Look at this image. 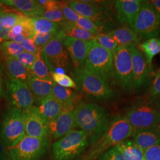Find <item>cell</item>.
Here are the masks:
<instances>
[{"instance_id": "cell-50", "label": "cell", "mask_w": 160, "mask_h": 160, "mask_svg": "<svg viewBox=\"0 0 160 160\" xmlns=\"http://www.w3.org/2000/svg\"><path fill=\"white\" fill-rule=\"evenodd\" d=\"M0 160H11V159H10V158H6L0 159Z\"/></svg>"}, {"instance_id": "cell-4", "label": "cell", "mask_w": 160, "mask_h": 160, "mask_svg": "<svg viewBox=\"0 0 160 160\" xmlns=\"http://www.w3.org/2000/svg\"><path fill=\"white\" fill-rule=\"evenodd\" d=\"M84 67L110 86L114 83L112 53L101 46L96 40L91 41Z\"/></svg>"}, {"instance_id": "cell-38", "label": "cell", "mask_w": 160, "mask_h": 160, "mask_svg": "<svg viewBox=\"0 0 160 160\" xmlns=\"http://www.w3.org/2000/svg\"><path fill=\"white\" fill-rule=\"evenodd\" d=\"M58 4L63 12V16L67 21L74 23L78 20L80 15L69 6L68 2L58 1Z\"/></svg>"}, {"instance_id": "cell-41", "label": "cell", "mask_w": 160, "mask_h": 160, "mask_svg": "<svg viewBox=\"0 0 160 160\" xmlns=\"http://www.w3.org/2000/svg\"><path fill=\"white\" fill-rule=\"evenodd\" d=\"M144 160H160V144L144 151Z\"/></svg>"}, {"instance_id": "cell-5", "label": "cell", "mask_w": 160, "mask_h": 160, "mask_svg": "<svg viewBox=\"0 0 160 160\" xmlns=\"http://www.w3.org/2000/svg\"><path fill=\"white\" fill-rule=\"evenodd\" d=\"M74 71L73 77L77 88L87 97L96 100H107L114 97V90L109 84L84 67Z\"/></svg>"}, {"instance_id": "cell-22", "label": "cell", "mask_w": 160, "mask_h": 160, "mask_svg": "<svg viewBox=\"0 0 160 160\" xmlns=\"http://www.w3.org/2000/svg\"><path fill=\"white\" fill-rule=\"evenodd\" d=\"M106 33L111 36L118 46H137L141 41L137 33L128 26L112 29Z\"/></svg>"}, {"instance_id": "cell-6", "label": "cell", "mask_w": 160, "mask_h": 160, "mask_svg": "<svg viewBox=\"0 0 160 160\" xmlns=\"http://www.w3.org/2000/svg\"><path fill=\"white\" fill-rule=\"evenodd\" d=\"M112 55L114 83L124 92H133L132 62L129 46H118Z\"/></svg>"}, {"instance_id": "cell-23", "label": "cell", "mask_w": 160, "mask_h": 160, "mask_svg": "<svg viewBox=\"0 0 160 160\" xmlns=\"http://www.w3.org/2000/svg\"><path fill=\"white\" fill-rule=\"evenodd\" d=\"M26 81L34 100L38 101L52 94L54 84L53 81L40 79L30 72Z\"/></svg>"}, {"instance_id": "cell-29", "label": "cell", "mask_w": 160, "mask_h": 160, "mask_svg": "<svg viewBox=\"0 0 160 160\" xmlns=\"http://www.w3.org/2000/svg\"><path fill=\"white\" fill-rule=\"evenodd\" d=\"M138 46V48L144 55L149 65L152 68V59L155 55L160 52V38H153L145 40Z\"/></svg>"}, {"instance_id": "cell-26", "label": "cell", "mask_w": 160, "mask_h": 160, "mask_svg": "<svg viewBox=\"0 0 160 160\" xmlns=\"http://www.w3.org/2000/svg\"><path fill=\"white\" fill-rule=\"evenodd\" d=\"M115 147L125 160H144V151L130 139L120 142Z\"/></svg>"}, {"instance_id": "cell-37", "label": "cell", "mask_w": 160, "mask_h": 160, "mask_svg": "<svg viewBox=\"0 0 160 160\" xmlns=\"http://www.w3.org/2000/svg\"><path fill=\"white\" fill-rule=\"evenodd\" d=\"M57 33L55 32H49V33H39L35 32L33 36L32 37V40H33L36 45L39 48H42L45 46L48 43L52 40L57 36Z\"/></svg>"}, {"instance_id": "cell-12", "label": "cell", "mask_w": 160, "mask_h": 160, "mask_svg": "<svg viewBox=\"0 0 160 160\" xmlns=\"http://www.w3.org/2000/svg\"><path fill=\"white\" fill-rule=\"evenodd\" d=\"M68 5L80 16L90 19L102 30L112 23L108 12L97 2L86 0L70 1Z\"/></svg>"}, {"instance_id": "cell-39", "label": "cell", "mask_w": 160, "mask_h": 160, "mask_svg": "<svg viewBox=\"0 0 160 160\" xmlns=\"http://www.w3.org/2000/svg\"><path fill=\"white\" fill-rule=\"evenodd\" d=\"M40 58L41 55H36L28 52L23 51L22 53L14 58H16L17 61H18L24 67L30 70L34 62Z\"/></svg>"}, {"instance_id": "cell-47", "label": "cell", "mask_w": 160, "mask_h": 160, "mask_svg": "<svg viewBox=\"0 0 160 160\" xmlns=\"http://www.w3.org/2000/svg\"><path fill=\"white\" fill-rule=\"evenodd\" d=\"M10 29H6V28H2L0 29V45L6 41L7 36L10 32Z\"/></svg>"}, {"instance_id": "cell-28", "label": "cell", "mask_w": 160, "mask_h": 160, "mask_svg": "<svg viewBox=\"0 0 160 160\" xmlns=\"http://www.w3.org/2000/svg\"><path fill=\"white\" fill-rule=\"evenodd\" d=\"M44 12L42 18H45L60 25L67 20L63 16V12L58 4V1L46 0V4L43 6Z\"/></svg>"}, {"instance_id": "cell-49", "label": "cell", "mask_w": 160, "mask_h": 160, "mask_svg": "<svg viewBox=\"0 0 160 160\" xmlns=\"http://www.w3.org/2000/svg\"><path fill=\"white\" fill-rule=\"evenodd\" d=\"M2 11H3V10L0 12V29L3 28V27L2 26V23H1V15H2Z\"/></svg>"}, {"instance_id": "cell-40", "label": "cell", "mask_w": 160, "mask_h": 160, "mask_svg": "<svg viewBox=\"0 0 160 160\" xmlns=\"http://www.w3.org/2000/svg\"><path fill=\"white\" fill-rule=\"evenodd\" d=\"M98 159V160H125L115 146L106 150Z\"/></svg>"}, {"instance_id": "cell-13", "label": "cell", "mask_w": 160, "mask_h": 160, "mask_svg": "<svg viewBox=\"0 0 160 160\" xmlns=\"http://www.w3.org/2000/svg\"><path fill=\"white\" fill-rule=\"evenodd\" d=\"M7 98L13 107L25 110L33 106L34 97L26 81L10 80L7 83Z\"/></svg>"}, {"instance_id": "cell-36", "label": "cell", "mask_w": 160, "mask_h": 160, "mask_svg": "<svg viewBox=\"0 0 160 160\" xmlns=\"http://www.w3.org/2000/svg\"><path fill=\"white\" fill-rule=\"evenodd\" d=\"M21 14L3 10L1 15V23L3 28L12 29L18 22Z\"/></svg>"}, {"instance_id": "cell-15", "label": "cell", "mask_w": 160, "mask_h": 160, "mask_svg": "<svg viewBox=\"0 0 160 160\" xmlns=\"http://www.w3.org/2000/svg\"><path fill=\"white\" fill-rule=\"evenodd\" d=\"M26 135L35 138H49L48 125L38 113L35 106L23 110Z\"/></svg>"}, {"instance_id": "cell-32", "label": "cell", "mask_w": 160, "mask_h": 160, "mask_svg": "<svg viewBox=\"0 0 160 160\" xmlns=\"http://www.w3.org/2000/svg\"><path fill=\"white\" fill-rule=\"evenodd\" d=\"M30 72L36 77L43 80L53 81L49 70L42 58L38 59L30 69Z\"/></svg>"}, {"instance_id": "cell-17", "label": "cell", "mask_w": 160, "mask_h": 160, "mask_svg": "<svg viewBox=\"0 0 160 160\" xmlns=\"http://www.w3.org/2000/svg\"><path fill=\"white\" fill-rule=\"evenodd\" d=\"M90 43L91 41L78 40L71 37L64 38L63 45L71 58L74 70L84 66Z\"/></svg>"}, {"instance_id": "cell-46", "label": "cell", "mask_w": 160, "mask_h": 160, "mask_svg": "<svg viewBox=\"0 0 160 160\" xmlns=\"http://www.w3.org/2000/svg\"><path fill=\"white\" fill-rule=\"evenodd\" d=\"M26 38L22 34H15L10 30L8 35L7 36L6 41H14L17 43H21Z\"/></svg>"}, {"instance_id": "cell-31", "label": "cell", "mask_w": 160, "mask_h": 160, "mask_svg": "<svg viewBox=\"0 0 160 160\" xmlns=\"http://www.w3.org/2000/svg\"><path fill=\"white\" fill-rule=\"evenodd\" d=\"M24 51L20 43L14 41H5L0 45V57L16 58Z\"/></svg>"}, {"instance_id": "cell-30", "label": "cell", "mask_w": 160, "mask_h": 160, "mask_svg": "<svg viewBox=\"0 0 160 160\" xmlns=\"http://www.w3.org/2000/svg\"><path fill=\"white\" fill-rule=\"evenodd\" d=\"M31 19L35 32L57 33L61 29V26L59 24L48 20L45 18H31Z\"/></svg>"}, {"instance_id": "cell-52", "label": "cell", "mask_w": 160, "mask_h": 160, "mask_svg": "<svg viewBox=\"0 0 160 160\" xmlns=\"http://www.w3.org/2000/svg\"><path fill=\"white\" fill-rule=\"evenodd\" d=\"M158 72H160V69H159V70H158Z\"/></svg>"}, {"instance_id": "cell-19", "label": "cell", "mask_w": 160, "mask_h": 160, "mask_svg": "<svg viewBox=\"0 0 160 160\" xmlns=\"http://www.w3.org/2000/svg\"><path fill=\"white\" fill-rule=\"evenodd\" d=\"M2 5L11 7L29 18L42 17L44 8L34 0H2Z\"/></svg>"}, {"instance_id": "cell-25", "label": "cell", "mask_w": 160, "mask_h": 160, "mask_svg": "<svg viewBox=\"0 0 160 160\" xmlns=\"http://www.w3.org/2000/svg\"><path fill=\"white\" fill-rule=\"evenodd\" d=\"M52 94L61 104L62 108H75L79 104L78 96L75 92L70 88L59 86L55 82L52 87Z\"/></svg>"}, {"instance_id": "cell-45", "label": "cell", "mask_w": 160, "mask_h": 160, "mask_svg": "<svg viewBox=\"0 0 160 160\" xmlns=\"http://www.w3.org/2000/svg\"><path fill=\"white\" fill-rule=\"evenodd\" d=\"M10 158L9 149L3 139L0 137V159Z\"/></svg>"}, {"instance_id": "cell-53", "label": "cell", "mask_w": 160, "mask_h": 160, "mask_svg": "<svg viewBox=\"0 0 160 160\" xmlns=\"http://www.w3.org/2000/svg\"><path fill=\"white\" fill-rule=\"evenodd\" d=\"M1 10H2V9H1V8H0V12H1Z\"/></svg>"}, {"instance_id": "cell-48", "label": "cell", "mask_w": 160, "mask_h": 160, "mask_svg": "<svg viewBox=\"0 0 160 160\" xmlns=\"http://www.w3.org/2000/svg\"><path fill=\"white\" fill-rule=\"evenodd\" d=\"M149 1L152 6H153L155 11L160 20V0H152Z\"/></svg>"}, {"instance_id": "cell-8", "label": "cell", "mask_w": 160, "mask_h": 160, "mask_svg": "<svg viewBox=\"0 0 160 160\" xmlns=\"http://www.w3.org/2000/svg\"><path fill=\"white\" fill-rule=\"evenodd\" d=\"M25 136L23 110L12 107L7 112L2 120L0 137L9 149L15 146Z\"/></svg>"}, {"instance_id": "cell-20", "label": "cell", "mask_w": 160, "mask_h": 160, "mask_svg": "<svg viewBox=\"0 0 160 160\" xmlns=\"http://www.w3.org/2000/svg\"><path fill=\"white\" fill-rule=\"evenodd\" d=\"M35 106L38 113L48 123L55 120L61 113L62 106L55 97L51 94L37 101Z\"/></svg>"}, {"instance_id": "cell-44", "label": "cell", "mask_w": 160, "mask_h": 160, "mask_svg": "<svg viewBox=\"0 0 160 160\" xmlns=\"http://www.w3.org/2000/svg\"><path fill=\"white\" fill-rule=\"evenodd\" d=\"M3 64L2 63V59L0 57V97L7 98V93L4 87V79H3Z\"/></svg>"}, {"instance_id": "cell-7", "label": "cell", "mask_w": 160, "mask_h": 160, "mask_svg": "<svg viewBox=\"0 0 160 160\" xmlns=\"http://www.w3.org/2000/svg\"><path fill=\"white\" fill-rule=\"evenodd\" d=\"M141 40L157 38L160 33V20L149 1H142L139 11L129 26Z\"/></svg>"}, {"instance_id": "cell-3", "label": "cell", "mask_w": 160, "mask_h": 160, "mask_svg": "<svg viewBox=\"0 0 160 160\" xmlns=\"http://www.w3.org/2000/svg\"><path fill=\"white\" fill-rule=\"evenodd\" d=\"M89 145L84 132L72 129L52 145V160H74L82 154Z\"/></svg>"}, {"instance_id": "cell-18", "label": "cell", "mask_w": 160, "mask_h": 160, "mask_svg": "<svg viewBox=\"0 0 160 160\" xmlns=\"http://www.w3.org/2000/svg\"><path fill=\"white\" fill-rule=\"evenodd\" d=\"M142 1L141 0L114 1V8L119 23L130 26L137 16Z\"/></svg>"}, {"instance_id": "cell-27", "label": "cell", "mask_w": 160, "mask_h": 160, "mask_svg": "<svg viewBox=\"0 0 160 160\" xmlns=\"http://www.w3.org/2000/svg\"><path fill=\"white\" fill-rule=\"evenodd\" d=\"M60 26L61 31L65 37H71L76 39L88 42L96 40L94 34L76 26L73 23L67 21Z\"/></svg>"}, {"instance_id": "cell-34", "label": "cell", "mask_w": 160, "mask_h": 160, "mask_svg": "<svg viewBox=\"0 0 160 160\" xmlns=\"http://www.w3.org/2000/svg\"><path fill=\"white\" fill-rule=\"evenodd\" d=\"M74 24L76 26L87 30L94 35L102 33V29L98 28L90 19L87 17L80 16L78 20Z\"/></svg>"}, {"instance_id": "cell-11", "label": "cell", "mask_w": 160, "mask_h": 160, "mask_svg": "<svg viewBox=\"0 0 160 160\" xmlns=\"http://www.w3.org/2000/svg\"><path fill=\"white\" fill-rule=\"evenodd\" d=\"M65 38L60 29L57 36L41 48V58L50 73L57 72L58 69L66 68L69 65L68 53L63 45Z\"/></svg>"}, {"instance_id": "cell-2", "label": "cell", "mask_w": 160, "mask_h": 160, "mask_svg": "<svg viewBox=\"0 0 160 160\" xmlns=\"http://www.w3.org/2000/svg\"><path fill=\"white\" fill-rule=\"evenodd\" d=\"M108 111L95 103H80L75 108L74 128L84 132L90 141L98 137L108 125Z\"/></svg>"}, {"instance_id": "cell-51", "label": "cell", "mask_w": 160, "mask_h": 160, "mask_svg": "<svg viewBox=\"0 0 160 160\" xmlns=\"http://www.w3.org/2000/svg\"><path fill=\"white\" fill-rule=\"evenodd\" d=\"M1 2H2V1H0V6H1V5H2V4H1Z\"/></svg>"}, {"instance_id": "cell-24", "label": "cell", "mask_w": 160, "mask_h": 160, "mask_svg": "<svg viewBox=\"0 0 160 160\" xmlns=\"http://www.w3.org/2000/svg\"><path fill=\"white\" fill-rule=\"evenodd\" d=\"M7 76L10 80H18L26 81L30 74V71L24 67L14 58L6 57L2 58Z\"/></svg>"}, {"instance_id": "cell-33", "label": "cell", "mask_w": 160, "mask_h": 160, "mask_svg": "<svg viewBox=\"0 0 160 160\" xmlns=\"http://www.w3.org/2000/svg\"><path fill=\"white\" fill-rule=\"evenodd\" d=\"M52 78L53 82L59 86L65 88H71L77 89V86L75 81L71 77L65 74H61L58 72H53L51 73Z\"/></svg>"}, {"instance_id": "cell-42", "label": "cell", "mask_w": 160, "mask_h": 160, "mask_svg": "<svg viewBox=\"0 0 160 160\" xmlns=\"http://www.w3.org/2000/svg\"><path fill=\"white\" fill-rule=\"evenodd\" d=\"M20 44L23 47L24 51L28 52L30 53L41 55H40L41 49L36 45L32 39L26 38Z\"/></svg>"}, {"instance_id": "cell-43", "label": "cell", "mask_w": 160, "mask_h": 160, "mask_svg": "<svg viewBox=\"0 0 160 160\" xmlns=\"http://www.w3.org/2000/svg\"><path fill=\"white\" fill-rule=\"evenodd\" d=\"M150 95L153 97L160 96V72H157L149 91Z\"/></svg>"}, {"instance_id": "cell-21", "label": "cell", "mask_w": 160, "mask_h": 160, "mask_svg": "<svg viewBox=\"0 0 160 160\" xmlns=\"http://www.w3.org/2000/svg\"><path fill=\"white\" fill-rule=\"evenodd\" d=\"M133 141L143 151L160 144V125L133 132Z\"/></svg>"}, {"instance_id": "cell-16", "label": "cell", "mask_w": 160, "mask_h": 160, "mask_svg": "<svg viewBox=\"0 0 160 160\" xmlns=\"http://www.w3.org/2000/svg\"><path fill=\"white\" fill-rule=\"evenodd\" d=\"M74 108H62L57 118L48 123L50 135L55 139H59L74 128Z\"/></svg>"}, {"instance_id": "cell-10", "label": "cell", "mask_w": 160, "mask_h": 160, "mask_svg": "<svg viewBox=\"0 0 160 160\" xmlns=\"http://www.w3.org/2000/svg\"><path fill=\"white\" fill-rule=\"evenodd\" d=\"M49 138L26 135L15 146L9 148L11 160H39L46 152Z\"/></svg>"}, {"instance_id": "cell-9", "label": "cell", "mask_w": 160, "mask_h": 160, "mask_svg": "<svg viewBox=\"0 0 160 160\" xmlns=\"http://www.w3.org/2000/svg\"><path fill=\"white\" fill-rule=\"evenodd\" d=\"M133 132L160 125V108L151 103H138L128 109L124 116Z\"/></svg>"}, {"instance_id": "cell-14", "label": "cell", "mask_w": 160, "mask_h": 160, "mask_svg": "<svg viewBox=\"0 0 160 160\" xmlns=\"http://www.w3.org/2000/svg\"><path fill=\"white\" fill-rule=\"evenodd\" d=\"M129 46L131 53L133 92L141 89L147 84L152 69L146 58L137 46Z\"/></svg>"}, {"instance_id": "cell-35", "label": "cell", "mask_w": 160, "mask_h": 160, "mask_svg": "<svg viewBox=\"0 0 160 160\" xmlns=\"http://www.w3.org/2000/svg\"><path fill=\"white\" fill-rule=\"evenodd\" d=\"M95 37L96 40L101 46L112 53H113L118 46L116 42L107 33H100L96 34Z\"/></svg>"}, {"instance_id": "cell-1", "label": "cell", "mask_w": 160, "mask_h": 160, "mask_svg": "<svg viewBox=\"0 0 160 160\" xmlns=\"http://www.w3.org/2000/svg\"><path fill=\"white\" fill-rule=\"evenodd\" d=\"M133 129L125 116L119 114L111 119L106 129L90 141L89 148L80 160H96L106 150L128 139Z\"/></svg>"}]
</instances>
